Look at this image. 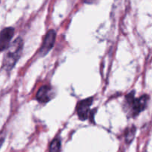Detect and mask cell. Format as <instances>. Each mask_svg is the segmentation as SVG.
<instances>
[{"instance_id":"6da1fadb","label":"cell","mask_w":152,"mask_h":152,"mask_svg":"<svg viewBox=\"0 0 152 152\" xmlns=\"http://www.w3.org/2000/svg\"><path fill=\"white\" fill-rule=\"evenodd\" d=\"M23 49V40L21 37L16 38L7 49L5 54L3 58L2 66L7 72L10 71L22 55Z\"/></svg>"},{"instance_id":"7a4b0ae2","label":"cell","mask_w":152,"mask_h":152,"mask_svg":"<svg viewBox=\"0 0 152 152\" xmlns=\"http://www.w3.org/2000/svg\"><path fill=\"white\" fill-rule=\"evenodd\" d=\"M134 92H132L126 96V101L130 106L132 110V115L134 116H137L143 111L147 107V102L148 101V96L147 95H143L138 98H134Z\"/></svg>"},{"instance_id":"3957f363","label":"cell","mask_w":152,"mask_h":152,"mask_svg":"<svg viewBox=\"0 0 152 152\" xmlns=\"http://www.w3.org/2000/svg\"><path fill=\"white\" fill-rule=\"evenodd\" d=\"M56 33L55 30L50 29L46 33L45 38L43 40L41 48L39 49V55L41 57L45 56L50 50L53 47L55 43V40H56Z\"/></svg>"},{"instance_id":"277c9868","label":"cell","mask_w":152,"mask_h":152,"mask_svg":"<svg viewBox=\"0 0 152 152\" xmlns=\"http://www.w3.org/2000/svg\"><path fill=\"white\" fill-rule=\"evenodd\" d=\"M92 103H93V98L90 97V98L82 100L77 104V113L80 120L85 121L88 119Z\"/></svg>"},{"instance_id":"5b68a950","label":"cell","mask_w":152,"mask_h":152,"mask_svg":"<svg viewBox=\"0 0 152 152\" xmlns=\"http://www.w3.org/2000/svg\"><path fill=\"white\" fill-rule=\"evenodd\" d=\"M14 31V28L12 27H7L1 30L0 32V52L6 50L10 46Z\"/></svg>"},{"instance_id":"8992f818","label":"cell","mask_w":152,"mask_h":152,"mask_svg":"<svg viewBox=\"0 0 152 152\" xmlns=\"http://www.w3.org/2000/svg\"><path fill=\"white\" fill-rule=\"evenodd\" d=\"M37 101L42 103L48 102L51 99V89L48 86H42L39 89L36 95Z\"/></svg>"},{"instance_id":"52a82bcc","label":"cell","mask_w":152,"mask_h":152,"mask_svg":"<svg viewBox=\"0 0 152 152\" xmlns=\"http://www.w3.org/2000/svg\"><path fill=\"white\" fill-rule=\"evenodd\" d=\"M135 133H136V128L134 126H132V128H129L126 130L125 138L127 144H130L133 141L135 137Z\"/></svg>"},{"instance_id":"ba28073f","label":"cell","mask_w":152,"mask_h":152,"mask_svg":"<svg viewBox=\"0 0 152 152\" xmlns=\"http://www.w3.org/2000/svg\"><path fill=\"white\" fill-rule=\"evenodd\" d=\"M61 140L59 138H55L50 142L49 152H60Z\"/></svg>"},{"instance_id":"9c48e42d","label":"cell","mask_w":152,"mask_h":152,"mask_svg":"<svg viewBox=\"0 0 152 152\" xmlns=\"http://www.w3.org/2000/svg\"><path fill=\"white\" fill-rule=\"evenodd\" d=\"M4 141V137H3V136H0V148H1Z\"/></svg>"}]
</instances>
